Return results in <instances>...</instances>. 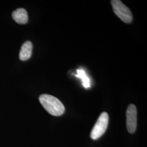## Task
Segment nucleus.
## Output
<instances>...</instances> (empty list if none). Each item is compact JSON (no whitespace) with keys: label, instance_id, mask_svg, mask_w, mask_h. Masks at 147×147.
Returning <instances> with one entry per match:
<instances>
[{"label":"nucleus","instance_id":"obj_1","mask_svg":"<svg viewBox=\"0 0 147 147\" xmlns=\"http://www.w3.org/2000/svg\"><path fill=\"white\" fill-rule=\"evenodd\" d=\"M39 99L43 107L50 115L59 116L64 113L65 107L62 102L57 98L51 95L44 94L41 95Z\"/></svg>","mask_w":147,"mask_h":147},{"label":"nucleus","instance_id":"obj_2","mask_svg":"<svg viewBox=\"0 0 147 147\" xmlns=\"http://www.w3.org/2000/svg\"><path fill=\"white\" fill-rule=\"evenodd\" d=\"M113 12L116 16L126 24L132 21V14L130 9L120 0H112L111 1Z\"/></svg>","mask_w":147,"mask_h":147},{"label":"nucleus","instance_id":"obj_3","mask_svg":"<svg viewBox=\"0 0 147 147\" xmlns=\"http://www.w3.org/2000/svg\"><path fill=\"white\" fill-rule=\"evenodd\" d=\"M109 121V117L107 113L105 112H102L98 118L90 132L92 139L96 140L104 135L107 128Z\"/></svg>","mask_w":147,"mask_h":147},{"label":"nucleus","instance_id":"obj_4","mask_svg":"<svg viewBox=\"0 0 147 147\" xmlns=\"http://www.w3.org/2000/svg\"><path fill=\"white\" fill-rule=\"evenodd\" d=\"M126 127L130 134L134 133L137 127V109L135 105L130 104L128 106L126 113Z\"/></svg>","mask_w":147,"mask_h":147},{"label":"nucleus","instance_id":"obj_5","mask_svg":"<svg viewBox=\"0 0 147 147\" xmlns=\"http://www.w3.org/2000/svg\"><path fill=\"white\" fill-rule=\"evenodd\" d=\"M12 18L19 24H25L28 22V14L24 8H18L12 13Z\"/></svg>","mask_w":147,"mask_h":147},{"label":"nucleus","instance_id":"obj_6","mask_svg":"<svg viewBox=\"0 0 147 147\" xmlns=\"http://www.w3.org/2000/svg\"><path fill=\"white\" fill-rule=\"evenodd\" d=\"M33 49V45L31 42L26 41L24 42L20 49L19 58L21 61H25L31 57Z\"/></svg>","mask_w":147,"mask_h":147},{"label":"nucleus","instance_id":"obj_7","mask_svg":"<svg viewBox=\"0 0 147 147\" xmlns=\"http://www.w3.org/2000/svg\"><path fill=\"white\" fill-rule=\"evenodd\" d=\"M78 75H76L77 77L80 78L82 79L83 85L85 88H88L90 87V83H89V79L86 75L84 71L82 70L78 69L77 70Z\"/></svg>","mask_w":147,"mask_h":147}]
</instances>
